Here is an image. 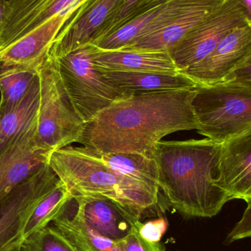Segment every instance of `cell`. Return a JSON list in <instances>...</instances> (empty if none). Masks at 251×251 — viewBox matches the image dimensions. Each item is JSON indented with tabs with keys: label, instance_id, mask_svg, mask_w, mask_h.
<instances>
[{
	"label": "cell",
	"instance_id": "cell-1",
	"mask_svg": "<svg viewBox=\"0 0 251 251\" xmlns=\"http://www.w3.org/2000/svg\"><path fill=\"white\" fill-rule=\"evenodd\" d=\"M195 89L133 94L85 124L79 143L94 153L150 156L163 137L197 129L192 101Z\"/></svg>",
	"mask_w": 251,
	"mask_h": 251
},
{
	"label": "cell",
	"instance_id": "cell-2",
	"mask_svg": "<svg viewBox=\"0 0 251 251\" xmlns=\"http://www.w3.org/2000/svg\"><path fill=\"white\" fill-rule=\"evenodd\" d=\"M221 144L209 138L161 140L152 149L159 188L187 218H213L231 201L214 181Z\"/></svg>",
	"mask_w": 251,
	"mask_h": 251
},
{
	"label": "cell",
	"instance_id": "cell-3",
	"mask_svg": "<svg viewBox=\"0 0 251 251\" xmlns=\"http://www.w3.org/2000/svg\"><path fill=\"white\" fill-rule=\"evenodd\" d=\"M48 165L74 197L108 198L139 218L159 203L160 192L111 168L84 146L55 151Z\"/></svg>",
	"mask_w": 251,
	"mask_h": 251
},
{
	"label": "cell",
	"instance_id": "cell-4",
	"mask_svg": "<svg viewBox=\"0 0 251 251\" xmlns=\"http://www.w3.org/2000/svg\"><path fill=\"white\" fill-rule=\"evenodd\" d=\"M195 89L192 106L199 134L222 143L251 132V79L237 76Z\"/></svg>",
	"mask_w": 251,
	"mask_h": 251
},
{
	"label": "cell",
	"instance_id": "cell-5",
	"mask_svg": "<svg viewBox=\"0 0 251 251\" xmlns=\"http://www.w3.org/2000/svg\"><path fill=\"white\" fill-rule=\"evenodd\" d=\"M40 107L35 142L38 148L55 151L79 143L85 123L80 118L62 83L56 59L47 56L38 72Z\"/></svg>",
	"mask_w": 251,
	"mask_h": 251
},
{
	"label": "cell",
	"instance_id": "cell-6",
	"mask_svg": "<svg viewBox=\"0 0 251 251\" xmlns=\"http://www.w3.org/2000/svg\"><path fill=\"white\" fill-rule=\"evenodd\" d=\"M55 59L62 83L85 124L113 103L133 95L105 80L93 63L91 44Z\"/></svg>",
	"mask_w": 251,
	"mask_h": 251
},
{
	"label": "cell",
	"instance_id": "cell-7",
	"mask_svg": "<svg viewBox=\"0 0 251 251\" xmlns=\"http://www.w3.org/2000/svg\"><path fill=\"white\" fill-rule=\"evenodd\" d=\"M251 25V18L239 0H224L169 51L178 72L206 57L230 32Z\"/></svg>",
	"mask_w": 251,
	"mask_h": 251
},
{
	"label": "cell",
	"instance_id": "cell-8",
	"mask_svg": "<svg viewBox=\"0 0 251 251\" xmlns=\"http://www.w3.org/2000/svg\"><path fill=\"white\" fill-rule=\"evenodd\" d=\"M224 0H167L142 35L119 50L167 51Z\"/></svg>",
	"mask_w": 251,
	"mask_h": 251
},
{
	"label": "cell",
	"instance_id": "cell-9",
	"mask_svg": "<svg viewBox=\"0 0 251 251\" xmlns=\"http://www.w3.org/2000/svg\"><path fill=\"white\" fill-rule=\"evenodd\" d=\"M58 181L48 165L0 202V251H11L22 246L28 220Z\"/></svg>",
	"mask_w": 251,
	"mask_h": 251
},
{
	"label": "cell",
	"instance_id": "cell-10",
	"mask_svg": "<svg viewBox=\"0 0 251 251\" xmlns=\"http://www.w3.org/2000/svg\"><path fill=\"white\" fill-rule=\"evenodd\" d=\"M251 65V25L234 29L203 60L179 73L196 85H211L236 77Z\"/></svg>",
	"mask_w": 251,
	"mask_h": 251
},
{
	"label": "cell",
	"instance_id": "cell-11",
	"mask_svg": "<svg viewBox=\"0 0 251 251\" xmlns=\"http://www.w3.org/2000/svg\"><path fill=\"white\" fill-rule=\"evenodd\" d=\"M88 0H7L0 28V51L53 16L77 11Z\"/></svg>",
	"mask_w": 251,
	"mask_h": 251
},
{
	"label": "cell",
	"instance_id": "cell-12",
	"mask_svg": "<svg viewBox=\"0 0 251 251\" xmlns=\"http://www.w3.org/2000/svg\"><path fill=\"white\" fill-rule=\"evenodd\" d=\"M120 1L88 0L65 22L52 44L50 55L57 58L82 46L91 44Z\"/></svg>",
	"mask_w": 251,
	"mask_h": 251
},
{
	"label": "cell",
	"instance_id": "cell-13",
	"mask_svg": "<svg viewBox=\"0 0 251 251\" xmlns=\"http://www.w3.org/2000/svg\"><path fill=\"white\" fill-rule=\"evenodd\" d=\"M216 171L215 185L231 200L251 203V132L222 143Z\"/></svg>",
	"mask_w": 251,
	"mask_h": 251
},
{
	"label": "cell",
	"instance_id": "cell-14",
	"mask_svg": "<svg viewBox=\"0 0 251 251\" xmlns=\"http://www.w3.org/2000/svg\"><path fill=\"white\" fill-rule=\"evenodd\" d=\"M74 200L87 225L110 240L120 241L141 225V218L108 198L75 196Z\"/></svg>",
	"mask_w": 251,
	"mask_h": 251
},
{
	"label": "cell",
	"instance_id": "cell-15",
	"mask_svg": "<svg viewBox=\"0 0 251 251\" xmlns=\"http://www.w3.org/2000/svg\"><path fill=\"white\" fill-rule=\"evenodd\" d=\"M50 152L38 148L35 135L0 155V202L48 165Z\"/></svg>",
	"mask_w": 251,
	"mask_h": 251
},
{
	"label": "cell",
	"instance_id": "cell-16",
	"mask_svg": "<svg viewBox=\"0 0 251 251\" xmlns=\"http://www.w3.org/2000/svg\"><path fill=\"white\" fill-rule=\"evenodd\" d=\"M91 56L96 67L107 72L179 73L167 51L101 50L91 45Z\"/></svg>",
	"mask_w": 251,
	"mask_h": 251
},
{
	"label": "cell",
	"instance_id": "cell-17",
	"mask_svg": "<svg viewBox=\"0 0 251 251\" xmlns=\"http://www.w3.org/2000/svg\"><path fill=\"white\" fill-rule=\"evenodd\" d=\"M76 11L53 16L0 51V61L10 63L43 62L65 22Z\"/></svg>",
	"mask_w": 251,
	"mask_h": 251
},
{
	"label": "cell",
	"instance_id": "cell-18",
	"mask_svg": "<svg viewBox=\"0 0 251 251\" xmlns=\"http://www.w3.org/2000/svg\"><path fill=\"white\" fill-rule=\"evenodd\" d=\"M98 70L106 82L131 94L190 90L196 87L191 79L181 73Z\"/></svg>",
	"mask_w": 251,
	"mask_h": 251
},
{
	"label": "cell",
	"instance_id": "cell-19",
	"mask_svg": "<svg viewBox=\"0 0 251 251\" xmlns=\"http://www.w3.org/2000/svg\"><path fill=\"white\" fill-rule=\"evenodd\" d=\"M44 60L33 63L0 61V115L13 110L23 101L38 79Z\"/></svg>",
	"mask_w": 251,
	"mask_h": 251
},
{
	"label": "cell",
	"instance_id": "cell-20",
	"mask_svg": "<svg viewBox=\"0 0 251 251\" xmlns=\"http://www.w3.org/2000/svg\"><path fill=\"white\" fill-rule=\"evenodd\" d=\"M72 205L50 225L56 228L77 251H123L121 240H110L91 229L75 207V203L72 209Z\"/></svg>",
	"mask_w": 251,
	"mask_h": 251
},
{
	"label": "cell",
	"instance_id": "cell-21",
	"mask_svg": "<svg viewBox=\"0 0 251 251\" xmlns=\"http://www.w3.org/2000/svg\"><path fill=\"white\" fill-rule=\"evenodd\" d=\"M73 201V195L59 180L56 187L34 209L25 226L24 240L60 218L69 209Z\"/></svg>",
	"mask_w": 251,
	"mask_h": 251
},
{
	"label": "cell",
	"instance_id": "cell-22",
	"mask_svg": "<svg viewBox=\"0 0 251 251\" xmlns=\"http://www.w3.org/2000/svg\"><path fill=\"white\" fill-rule=\"evenodd\" d=\"M94 153L111 168L160 192L157 165L151 156L137 153Z\"/></svg>",
	"mask_w": 251,
	"mask_h": 251
},
{
	"label": "cell",
	"instance_id": "cell-23",
	"mask_svg": "<svg viewBox=\"0 0 251 251\" xmlns=\"http://www.w3.org/2000/svg\"><path fill=\"white\" fill-rule=\"evenodd\" d=\"M160 7L139 16L115 32L97 40L91 45L101 50H119L128 47L142 35Z\"/></svg>",
	"mask_w": 251,
	"mask_h": 251
},
{
	"label": "cell",
	"instance_id": "cell-24",
	"mask_svg": "<svg viewBox=\"0 0 251 251\" xmlns=\"http://www.w3.org/2000/svg\"><path fill=\"white\" fill-rule=\"evenodd\" d=\"M22 251H77L71 243L52 225L27 238Z\"/></svg>",
	"mask_w": 251,
	"mask_h": 251
},
{
	"label": "cell",
	"instance_id": "cell-25",
	"mask_svg": "<svg viewBox=\"0 0 251 251\" xmlns=\"http://www.w3.org/2000/svg\"><path fill=\"white\" fill-rule=\"evenodd\" d=\"M168 225L169 223L165 218L147 221L144 224L141 223L138 229L139 234L141 238L150 243H160L167 230Z\"/></svg>",
	"mask_w": 251,
	"mask_h": 251
},
{
	"label": "cell",
	"instance_id": "cell-26",
	"mask_svg": "<svg viewBox=\"0 0 251 251\" xmlns=\"http://www.w3.org/2000/svg\"><path fill=\"white\" fill-rule=\"evenodd\" d=\"M139 228L121 240L123 251H167L160 243H150L140 237Z\"/></svg>",
	"mask_w": 251,
	"mask_h": 251
},
{
	"label": "cell",
	"instance_id": "cell-27",
	"mask_svg": "<svg viewBox=\"0 0 251 251\" xmlns=\"http://www.w3.org/2000/svg\"><path fill=\"white\" fill-rule=\"evenodd\" d=\"M241 220L236 224L225 239L224 244L230 245L237 240L249 238L251 236V203H247Z\"/></svg>",
	"mask_w": 251,
	"mask_h": 251
},
{
	"label": "cell",
	"instance_id": "cell-28",
	"mask_svg": "<svg viewBox=\"0 0 251 251\" xmlns=\"http://www.w3.org/2000/svg\"><path fill=\"white\" fill-rule=\"evenodd\" d=\"M7 0H0V28L4 21L5 16L6 10H7Z\"/></svg>",
	"mask_w": 251,
	"mask_h": 251
},
{
	"label": "cell",
	"instance_id": "cell-29",
	"mask_svg": "<svg viewBox=\"0 0 251 251\" xmlns=\"http://www.w3.org/2000/svg\"><path fill=\"white\" fill-rule=\"evenodd\" d=\"M239 1L244 7L248 15L251 18V0H239Z\"/></svg>",
	"mask_w": 251,
	"mask_h": 251
},
{
	"label": "cell",
	"instance_id": "cell-30",
	"mask_svg": "<svg viewBox=\"0 0 251 251\" xmlns=\"http://www.w3.org/2000/svg\"><path fill=\"white\" fill-rule=\"evenodd\" d=\"M11 251H22V250H21V248L19 247V248H16V249H13V250Z\"/></svg>",
	"mask_w": 251,
	"mask_h": 251
}]
</instances>
